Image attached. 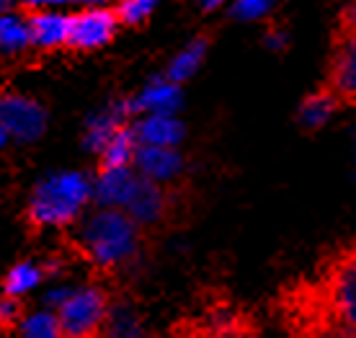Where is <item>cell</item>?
Instances as JSON below:
<instances>
[{"instance_id": "1", "label": "cell", "mask_w": 356, "mask_h": 338, "mask_svg": "<svg viewBox=\"0 0 356 338\" xmlns=\"http://www.w3.org/2000/svg\"><path fill=\"white\" fill-rule=\"evenodd\" d=\"M147 232L122 209L98 207L83 223L78 248L90 266L104 276H116L132 268L145 253Z\"/></svg>"}, {"instance_id": "2", "label": "cell", "mask_w": 356, "mask_h": 338, "mask_svg": "<svg viewBox=\"0 0 356 338\" xmlns=\"http://www.w3.org/2000/svg\"><path fill=\"white\" fill-rule=\"evenodd\" d=\"M93 202V178L81 170H60L39 178L26 199L24 225L31 235L42 230H67Z\"/></svg>"}, {"instance_id": "3", "label": "cell", "mask_w": 356, "mask_h": 338, "mask_svg": "<svg viewBox=\"0 0 356 338\" xmlns=\"http://www.w3.org/2000/svg\"><path fill=\"white\" fill-rule=\"evenodd\" d=\"M111 303H114V294L96 282L75 292H67L54 310L63 338H98Z\"/></svg>"}, {"instance_id": "4", "label": "cell", "mask_w": 356, "mask_h": 338, "mask_svg": "<svg viewBox=\"0 0 356 338\" xmlns=\"http://www.w3.org/2000/svg\"><path fill=\"white\" fill-rule=\"evenodd\" d=\"M49 114L36 98L3 86L0 88V127L18 143H36L47 132Z\"/></svg>"}, {"instance_id": "5", "label": "cell", "mask_w": 356, "mask_h": 338, "mask_svg": "<svg viewBox=\"0 0 356 338\" xmlns=\"http://www.w3.org/2000/svg\"><path fill=\"white\" fill-rule=\"evenodd\" d=\"M119 21H116L114 6L104 8V6H93V8H83L70 13V39H67V52L88 54L98 52L108 47L116 39L119 31Z\"/></svg>"}, {"instance_id": "6", "label": "cell", "mask_w": 356, "mask_h": 338, "mask_svg": "<svg viewBox=\"0 0 356 338\" xmlns=\"http://www.w3.org/2000/svg\"><path fill=\"white\" fill-rule=\"evenodd\" d=\"M173 209H176L173 188L158 186V184H152L147 178L137 176V184H134L132 194H129L122 212L129 214L145 232H152L165 227Z\"/></svg>"}, {"instance_id": "7", "label": "cell", "mask_w": 356, "mask_h": 338, "mask_svg": "<svg viewBox=\"0 0 356 338\" xmlns=\"http://www.w3.org/2000/svg\"><path fill=\"white\" fill-rule=\"evenodd\" d=\"M18 8L24 10L29 21V34L31 47L39 54H52L60 49H67L70 39V13L42 8L39 3H21Z\"/></svg>"}, {"instance_id": "8", "label": "cell", "mask_w": 356, "mask_h": 338, "mask_svg": "<svg viewBox=\"0 0 356 338\" xmlns=\"http://www.w3.org/2000/svg\"><path fill=\"white\" fill-rule=\"evenodd\" d=\"M325 88L339 98L341 104L356 106V34L333 31Z\"/></svg>"}, {"instance_id": "9", "label": "cell", "mask_w": 356, "mask_h": 338, "mask_svg": "<svg viewBox=\"0 0 356 338\" xmlns=\"http://www.w3.org/2000/svg\"><path fill=\"white\" fill-rule=\"evenodd\" d=\"M186 161L178 147H147L140 145L137 158H134V173L147 178L152 184L165 188H173L176 181L184 176Z\"/></svg>"}, {"instance_id": "10", "label": "cell", "mask_w": 356, "mask_h": 338, "mask_svg": "<svg viewBox=\"0 0 356 338\" xmlns=\"http://www.w3.org/2000/svg\"><path fill=\"white\" fill-rule=\"evenodd\" d=\"M140 143L134 127L129 124H116L114 132L108 134L104 147L98 150V170L96 173H114V170L134 168V158H137Z\"/></svg>"}, {"instance_id": "11", "label": "cell", "mask_w": 356, "mask_h": 338, "mask_svg": "<svg viewBox=\"0 0 356 338\" xmlns=\"http://www.w3.org/2000/svg\"><path fill=\"white\" fill-rule=\"evenodd\" d=\"M31 49L34 47L24 10L16 6V10L0 13V65L21 63Z\"/></svg>"}, {"instance_id": "12", "label": "cell", "mask_w": 356, "mask_h": 338, "mask_svg": "<svg viewBox=\"0 0 356 338\" xmlns=\"http://www.w3.org/2000/svg\"><path fill=\"white\" fill-rule=\"evenodd\" d=\"M341 106L343 104H341L339 98L333 96L325 86H321L318 90H312V93L305 96V101L300 104V111H297V122L307 132H318L321 127L328 124L330 116L336 114Z\"/></svg>"}, {"instance_id": "13", "label": "cell", "mask_w": 356, "mask_h": 338, "mask_svg": "<svg viewBox=\"0 0 356 338\" xmlns=\"http://www.w3.org/2000/svg\"><path fill=\"white\" fill-rule=\"evenodd\" d=\"M47 276L44 264H36L31 258H24L3 274L0 279V294L6 297H16V300H24L31 289L39 287V282Z\"/></svg>"}, {"instance_id": "14", "label": "cell", "mask_w": 356, "mask_h": 338, "mask_svg": "<svg viewBox=\"0 0 356 338\" xmlns=\"http://www.w3.org/2000/svg\"><path fill=\"white\" fill-rule=\"evenodd\" d=\"M134 134H137V143L147 147H176L178 140L184 137V127L173 116L155 114L134 127Z\"/></svg>"}, {"instance_id": "15", "label": "cell", "mask_w": 356, "mask_h": 338, "mask_svg": "<svg viewBox=\"0 0 356 338\" xmlns=\"http://www.w3.org/2000/svg\"><path fill=\"white\" fill-rule=\"evenodd\" d=\"M143 333L145 328L140 312L134 310L132 305L114 300L111 307H108L106 323H104L98 338H143Z\"/></svg>"}, {"instance_id": "16", "label": "cell", "mask_w": 356, "mask_h": 338, "mask_svg": "<svg viewBox=\"0 0 356 338\" xmlns=\"http://www.w3.org/2000/svg\"><path fill=\"white\" fill-rule=\"evenodd\" d=\"M13 338H63V333H60V325H57L54 312L39 310V312L26 315V321L18 325Z\"/></svg>"}, {"instance_id": "17", "label": "cell", "mask_w": 356, "mask_h": 338, "mask_svg": "<svg viewBox=\"0 0 356 338\" xmlns=\"http://www.w3.org/2000/svg\"><path fill=\"white\" fill-rule=\"evenodd\" d=\"M155 6L158 3H152V0H122L114 6L116 21L124 29H143L155 13Z\"/></svg>"}, {"instance_id": "18", "label": "cell", "mask_w": 356, "mask_h": 338, "mask_svg": "<svg viewBox=\"0 0 356 338\" xmlns=\"http://www.w3.org/2000/svg\"><path fill=\"white\" fill-rule=\"evenodd\" d=\"M207 45H209V39H207V36H202V39L191 42V45L178 54L176 60H173V65H170V72H168V78H170V83H173V86H176V83H181L184 78H188V75L199 67V63H202V57H204V52H207Z\"/></svg>"}, {"instance_id": "19", "label": "cell", "mask_w": 356, "mask_h": 338, "mask_svg": "<svg viewBox=\"0 0 356 338\" xmlns=\"http://www.w3.org/2000/svg\"><path fill=\"white\" fill-rule=\"evenodd\" d=\"M26 321L24 300L0 294V333H16L18 325Z\"/></svg>"}, {"instance_id": "20", "label": "cell", "mask_w": 356, "mask_h": 338, "mask_svg": "<svg viewBox=\"0 0 356 338\" xmlns=\"http://www.w3.org/2000/svg\"><path fill=\"white\" fill-rule=\"evenodd\" d=\"M168 98H173L176 101L178 98V88L173 86V83H168L165 88H147L140 96V106L145 108H155V111H161V114H165V108H168Z\"/></svg>"}, {"instance_id": "21", "label": "cell", "mask_w": 356, "mask_h": 338, "mask_svg": "<svg viewBox=\"0 0 356 338\" xmlns=\"http://www.w3.org/2000/svg\"><path fill=\"white\" fill-rule=\"evenodd\" d=\"M276 3H235L232 6V18H241V21H253V18L268 16L274 10Z\"/></svg>"}, {"instance_id": "22", "label": "cell", "mask_w": 356, "mask_h": 338, "mask_svg": "<svg viewBox=\"0 0 356 338\" xmlns=\"http://www.w3.org/2000/svg\"><path fill=\"white\" fill-rule=\"evenodd\" d=\"M336 31L343 34H356V3H348L336 16Z\"/></svg>"}, {"instance_id": "23", "label": "cell", "mask_w": 356, "mask_h": 338, "mask_svg": "<svg viewBox=\"0 0 356 338\" xmlns=\"http://www.w3.org/2000/svg\"><path fill=\"white\" fill-rule=\"evenodd\" d=\"M266 42H268V47H274V49H279V47L284 45L286 42V36L284 34H279L274 26L268 29V34H266Z\"/></svg>"}, {"instance_id": "24", "label": "cell", "mask_w": 356, "mask_h": 338, "mask_svg": "<svg viewBox=\"0 0 356 338\" xmlns=\"http://www.w3.org/2000/svg\"><path fill=\"white\" fill-rule=\"evenodd\" d=\"M10 137H8V132H6V129H3V127H0V147H3V145L8 143Z\"/></svg>"}, {"instance_id": "25", "label": "cell", "mask_w": 356, "mask_h": 338, "mask_svg": "<svg viewBox=\"0 0 356 338\" xmlns=\"http://www.w3.org/2000/svg\"><path fill=\"white\" fill-rule=\"evenodd\" d=\"M168 338H199V336H168Z\"/></svg>"}, {"instance_id": "26", "label": "cell", "mask_w": 356, "mask_h": 338, "mask_svg": "<svg viewBox=\"0 0 356 338\" xmlns=\"http://www.w3.org/2000/svg\"><path fill=\"white\" fill-rule=\"evenodd\" d=\"M199 338H202V336H199Z\"/></svg>"}]
</instances>
